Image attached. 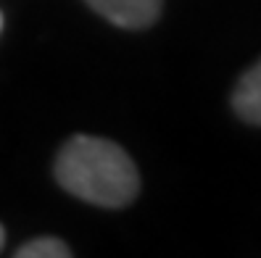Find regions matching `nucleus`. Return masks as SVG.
I'll return each mask as SVG.
<instances>
[{"label": "nucleus", "mask_w": 261, "mask_h": 258, "mask_svg": "<svg viewBox=\"0 0 261 258\" xmlns=\"http://www.w3.org/2000/svg\"><path fill=\"white\" fill-rule=\"evenodd\" d=\"M56 179L69 195L90 206L124 208L140 192V171L114 140L74 134L56 156Z\"/></svg>", "instance_id": "1"}, {"label": "nucleus", "mask_w": 261, "mask_h": 258, "mask_svg": "<svg viewBox=\"0 0 261 258\" xmlns=\"http://www.w3.org/2000/svg\"><path fill=\"white\" fill-rule=\"evenodd\" d=\"M87 6L121 29H145L159 21L164 0H87Z\"/></svg>", "instance_id": "2"}, {"label": "nucleus", "mask_w": 261, "mask_h": 258, "mask_svg": "<svg viewBox=\"0 0 261 258\" xmlns=\"http://www.w3.org/2000/svg\"><path fill=\"white\" fill-rule=\"evenodd\" d=\"M232 108L243 121L261 127V58L238 79L232 90Z\"/></svg>", "instance_id": "3"}, {"label": "nucleus", "mask_w": 261, "mask_h": 258, "mask_svg": "<svg viewBox=\"0 0 261 258\" xmlns=\"http://www.w3.org/2000/svg\"><path fill=\"white\" fill-rule=\"evenodd\" d=\"M13 255L16 258H69L71 248L58 237H35V240H27Z\"/></svg>", "instance_id": "4"}, {"label": "nucleus", "mask_w": 261, "mask_h": 258, "mask_svg": "<svg viewBox=\"0 0 261 258\" xmlns=\"http://www.w3.org/2000/svg\"><path fill=\"white\" fill-rule=\"evenodd\" d=\"M3 242H6V230H3V224H0V250H3Z\"/></svg>", "instance_id": "5"}, {"label": "nucleus", "mask_w": 261, "mask_h": 258, "mask_svg": "<svg viewBox=\"0 0 261 258\" xmlns=\"http://www.w3.org/2000/svg\"><path fill=\"white\" fill-rule=\"evenodd\" d=\"M0 29H3V13H0Z\"/></svg>", "instance_id": "6"}]
</instances>
